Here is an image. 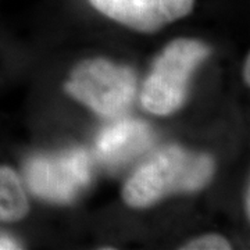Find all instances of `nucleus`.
Returning a JSON list of instances; mask_svg holds the SVG:
<instances>
[{"label": "nucleus", "instance_id": "1", "mask_svg": "<svg viewBox=\"0 0 250 250\" xmlns=\"http://www.w3.org/2000/svg\"><path fill=\"white\" fill-rule=\"evenodd\" d=\"M214 170L210 154L170 146L135 171L123 188V199L132 208H146L171 195L203 189Z\"/></svg>", "mask_w": 250, "mask_h": 250}, {"label": "nucleus", "instance_id": "11", "mask_svg": "<svg viewBox=\"0 0 250 250\" xmlns=\"http://www.w3.org/2000/svg\"><path fill=\"white\" fill-rule=\"evenodd\" d=\"M250 190H249V188H246V195H245V200H243V206H245V211H246V215L249 217L250 214Z\"/></svg>", "mask_w": 250, "mask_h": 250}, {"label": "nucleus", "instance_id": "10", "mask_svg": "<svg viewBox=\"0 0 250 250\" xmlns=\"http://www.w3.org/2000/svg\"><path fill=\"white\" fill-rule=\"evenodd\" d=\"M250 57L248 56L246 57V60H245V64H243V81H245V83L246 85H249L250 83Z\"/></svg>", "mask_w": 250, "mask_h": 250}, {"label": "nucleus", "instance_id": "5", "mask_svg": "<svg viewBox=\"0 0 250 250\" xmlns=\"http://www.w3.org/2000/svg\"><path fill=\"white\" fill-rule=\"evenodd\" d=\"M196 0H89L106 17L138 32H157L187 17Z\"/></svg>", "mask_w": 250, "mask_h": 250}, {"label": "nucleus", "instance_id": "6", "mask_svg": "<svg viewBox=\"0 0 250 250\" xmlns=\"http://www.w3.org/2000/svg\"><path fill=\"white\" fill-rule=\"evenodd\" d=\"M154 139L152 126L142 120L125 118L103 129L96 141V152L107 166H120L150 147Z\"/></svg>", "mask_w": 250, "mask_h": 250}, {"label": "nucleus", "instance_id": "7", "mask_svg": "<svg viewBox=\"0 0 250 250\" xmlns=\"http://www.w3.org/2000/svg\"><path fill=\"white\" fill-rule=\"evenodd\" d=\"M28 211V197L16 171L0 166V221L17 223L27 217Z\"/></svg>", "mask_w": 250, "mask_h": 250}, {"label": "nucleus", "instance_id": "9", "mask_svg": "<svg viewBox=\"0 0 250 250\" xmlns=\"http://www.w3.org/2000/svg\"><path fill=\"white\" fill-rule=\"evenodd\" d=\"M18 243L7 235L0 233V249H18Z\"/></svg>", "mask_w": 250, "mask_h": 250}, {"label": "nucleus", "instance_id": "8", "mask_svg": "<svg viewBox=\"0 0 250 250\" xmlns=\"http://www.w3.org/2000/svg\"><path fill=\"white\" fill-rule=\"evenodd\" d=\"M184 250H229L231 243L227 241L224 236L218 233H207L203 236H199L193 241L188 242Z\"/></svg>", "mask_w": 250, "mask_h": 250}, {"label": "nucleus", "instance_id": "3", "mask_svg": "<svg viewBox=\"0 0 250 250\" xmlns=\"http://www.w3.org/2000/svg\"><path fill=\"white\" fill-rule=\"evenodd\" d=\"M65 92L102 117H118L129 107L136 90L135 72L106 59H88L74 67Z\"/></svg>", "mask_w": 250, "mask_h": 250}, {"label": "nucleus", "instance_id": "2", "mask_svg": "<svg viewBox=\"0 0 250 250\" xmlns=\"http://www.w3.org/2000/svg\"><path fill=\"white\" fill-rule=\"evenodd\" d=\"M208 54L210 47L196 39L181 38L168 43L143 85V107L157 116L179 110L187 102L192 74Z\"/></svg>", "mask_w": 250, "mask_h": 250}, {"label": "nucleus", "instance_id": "4", "mask_svg": "<svg viewBox=\"0 0 250 250\" xmlns=\"http://www.w3.org/2000/svg\"><path fill=\"white\" fill-rule=\"evenodd\" d=\"M90 177L89 154L80 147L36 156L24 167L28 188L38 197L54 203L75 200L89 187Z\"/></svg>", "mask_w": 250, "mask_h": 250}]
</instances>
